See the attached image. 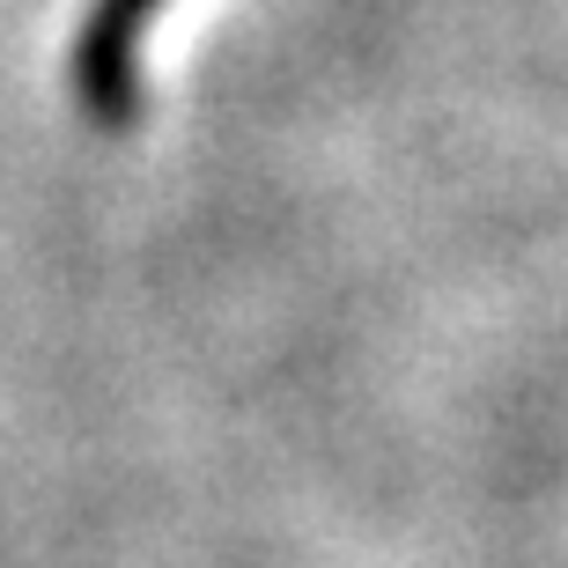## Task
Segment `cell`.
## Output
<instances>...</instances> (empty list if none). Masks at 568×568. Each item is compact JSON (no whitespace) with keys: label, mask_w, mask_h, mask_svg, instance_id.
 Masks as SVG:
<instances>
[{"label":"cell","mask_w":568,"mask_h":568,"mask_svg":"<svg viewBox=\"0 0 568 568\" xmlns=\"http://www.w3.org/2000/svg\"><path fill=\"white\" fill-rule=\"evenodd\" d=\"M163 0H89L82 30H74V52H67V82H74V104L97 119L104 133L141 126L148 89H141V38L155 22Z\"/></svg>","instance_id":"6da1fadb"}]
</instances>
